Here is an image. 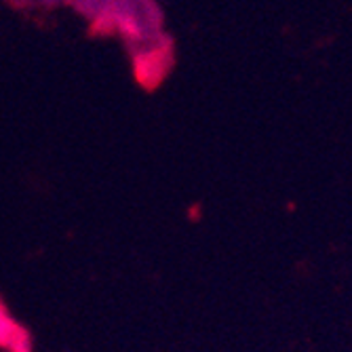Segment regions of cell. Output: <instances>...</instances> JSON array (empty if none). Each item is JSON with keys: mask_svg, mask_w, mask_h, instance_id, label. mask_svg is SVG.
Wrapping results in <instances>:
<instances>
[{"mask_svg": "<svg viewBox=\"0 0 352 352\" xmlns=\"http://www.w3.org/2000/svg\"><path fill=\"white\" fill-rule=\"evenodd\" d=\"M126 47L133 53L135 76L142 85L156 87L167 76L173 63V38L169 34L161 32V34L146 41L126 43Z\"/></svg>", "mask_w": 352, "mask_h": 352, "instance_id": "obj_1", "label": "cell"}]
</instances>
